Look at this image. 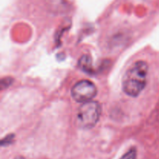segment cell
I'll use <instances>...</instances> for the list:
<instances>
[{
    "label": "cell",
    "mask_w": 159,
    "mask_h": 159,
    "mask_svg": "<svg viewBox=\"0 0 159 159\" xmlns=\"http://www.w3.org/2000/svg\"><path fill=\"white\" fill-rule=\"evenodd\" d=\"M148 65L144 61L134 62L126 71L122 81L124 93L130 97H138L147 84Z\"/></svg>",
    "instance_id": "1"
},
{
    "label": "cell",
    "mask_w": 159,
    "mask_h": 159,
    "mask_svg": "<svg viewBox=\"0 0 159 159\" xmlns=\"http://www.w3.org/2000/svg\"><path fill=\"white\" fill-rule=\"evenodd\" d=\"M100 115L101 105L99 102L90 101L83 103L78 110L76 123L81 129H92L99 122Z\"/></svg>",
    "instance_id": "2"
},
{
    "label": "cell",
    "mask_w": 159,
    "mask_h": 159,
    "mask_svg": "<svg viewBox=\"0 0 159 159\" xmlns=\"http://www.w3.org/2000/svg\"><path fill=\"white\" fill-rule=\"evenodd\" d=\"M97 94V88L93 82L87 80L79 81L71 88V96L79 103L92 101Z\"/></svg>",
    "instance_id": "3"
},
{
    "label": "cell",
    "mask_w": 159,
    "mask_h": 159,
    "mask_svg": "<svg viewBox=\"0 0 159 159\" xmlns=\"http://www.w3.org/2000/svg\"><path fill=\"white\" fill-rule=\"evenodd\" d=\"M79 66L84 72L88 73H92L93 72L92 58L88 55H84L81 57L79 60Z\"/></svg>",
    "instance_id": "4"
},
{
    "label": "cell",
    "mask_w": 159,
    "mask_h": 159,
    "mask_svg": "<svg viewBox=\"0 0 159 159\" xmlns=\"http://www.w3.org/2000/svg\"><path fill=\"white\" fill-rule=\"evenodd\" d=\"M137 158V150L135 147H132L124 154L120 159H136Z\"/></svg>",
    "instance_id": "5"
},
{
    "label": "cell",
    "mask_w": 159,
    "mask_h": 159,
    "mask_svg": "<svg viewBox=\"0 0 159 159\" xmlns=\"http://www.w3.org/2000/svg\"><path fill=\"white\" fill-rule=\"evenodd\" d=\"M12 82V78H9V77H6V78H3L2 80H1V88L2 89H4L6 87H9Z\"/></svg>",
    "instance_id": "6"
},
{
    "label": "cell",
    "mask_w": 159,
    "mask_h": 159,
    "mask_svg": "<svg viewBox=\"0 0 159 159\" xmlns=\"http://www.w3.org/2000/svg\"><path fill=\"white\" fill-rule=\"evenodd\" d=\"M14 135H8L2 140V146H6L12 142Z\"/></svg>",
    "instance_id": "7"
}]
</instances>
